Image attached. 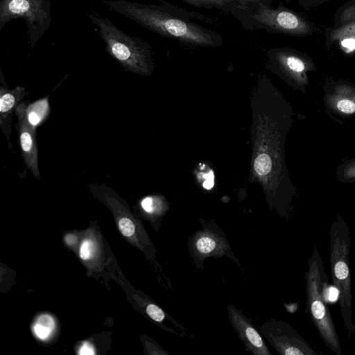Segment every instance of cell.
Segmentation results:
<instances>
[{
    "label": "cell",
    "mask_w": 355,
    "mask_h": 355,
    "mask_svg": "<svg viewBox=\"0 0 355 355\" xmlns=\"http://www.w3.org/2000/svg\"><path fill=\"white\" fill-rule=\"evenodd\" d=\"M107 8L159 35L202 46H213V37L198 26L156 8L127 0H101Z\"/></svg>",
    "instance_id": "6da1fadb"
},
{
    "label": "cell",
    "mask_w": 355,
    "mask_h": 355,
    "mask_svg": "<svg viewBox=\"0 0 355 355\" xmlns=\"http://www.w3.org/2000/svg\"><path fill=\"white\" fill-rule=\"evenodd\" d=\"M330 269L334 285L338 291V303L344 327L348 337L355 331L352 320V295L349 253L351 247L350 230L345 219L337 215L329 232Z\"/></svg>",
    "instance_id": "7a4b0ae2"
},
{
    "label": "cell",
    "mask_w": 355,
    "mask_h": 355,
    "mask_svg": "<svg viewBox=\"0 0 355 355\" xmlns=\"http://www.w3.org/2000/svg\"><path fill=\"white\" fill-rule=\"evenodd\" d=\"M304 275L306 307L310 318L325 345L336 355H341L339 337L323 296V286L328 278L316 245L309 258Z\"/></svg>",
    "instance_id": "3957f363"
},
{
    "label": "cell",
    "mask_w": 355,
    "mask_h": 355,
    "mask_svg": "<svg viewBox=\"0 0 355 355\" xmlns=\"http://www.w3.org/2000/svg\"><path fill=\"white\" fill-rule=\"evenodd\" d=\"M87 16L95 24L108 54L125 71L146 74L150 55L147 43L121 31L107 17L90 10Z\"/></svg>",
    "instance_id": "277c9868"
},
{
    "label": "cell",
    "mask_w": 355,
    "mask_h": 355,
    "mask_svg": "<svg viewBox=\"0 0 355 355\" xmlns=\"http://www.w3.org/2000/svg\"><path fill=\"white\" fill-rule=\"evenodd\" d=\"M51 0H0V31L10 21L21 18L33 48L51 26Z\"/></svg>",
    "instance_id": "5b68a950"
},
{
    "label": "cell",
    "mask_w": 355,
    "mask_h": 355,
    "mask_svg": "<svg viewBox=\"0 0 355 355\" xmlns=\"http://www.w3.org/2000/svg\"><path fill=\"white\" fill-rule=\"evenodd\" d=\"M200 228L188 237L189 257L197 269H204V261L208 258L227 257L240 268L239 259L232 251L225 232L214 222L200 220Z\"/></svg>",
    "instance_id": "8992f818"
},
{
    "label": "cell",
    "mask_w": 355,
    "mask_h": 355,
    "mask_svg": "<svg viewBox=\"0 0 355 355\" xmlns=\"http://www.w3.org/2000/svg\"><path fill=\"white\" fill-rule=\"evenodd\" d=\"M261 335L279 355H318L287 322L271 318L260 327Z\"/></svg>",
    "instance_id": "52a82bcc"
},
{
    "label": "cell",
    "mask_w": 355,
    "mask_h": 355,
    "mask_svg": "<svg viewBox=\"0 0 355 355\" xmlns=\"http://www.w3.org/2000/svg\"><path fill=\"white\" fill-rule=\"evenodd\" d=\"M254 19L282 33L306 37L321 32L313 22L286 9H271L260 4L252 16Z\"/></svg>",
    "instance_id": "ba28073f"
},
{
    "label": "cell",
    "mask_w": 355,
    "mask_h": 355,
    "mask_svg": "<svg viewBox=\"0 0 355 355\" xmlns=\"http://www.w3.org/2000/svg\"><path fill=\"white\" fill-rule=\"evenodd\" d=\"M323 103L328 115L338 122L355 116V84L331 77L322 86Z\"/></svg>",
    "instance_id": "9c48e42d"
},
{
    "label": "cell",
    "mask_w": 355,
    "mask_h": 355,
    "mask_svg": "<svg viewBox=\"0 0 355 355\" xmlns=\"http://www.w3.org/2000/svg\"><path fill=\"white\" fill-rule=\"evenodd\" d=\"M324 36L327 47H338L347 54L355 52V0H349L336 10Z\"/></svg>",
    "instance_id": "30bf717a"
},
{
    "label": "cell",
    "mask_w": 355,
    "mask_h": 355,
    "mask_svg": "<svg viewBox=\"0 0 355 355\" xmlns=\"http://www.w3.org/2000/svg\"><path fill=\"white\" fill-rule=\"evenodd\" d=\"M227 311L230 322L246 351L254 355H272L261 332L248 317L231 303L227 305Z\"/></svg>",
    "instance_id": "8fae6325"
},
{
    "label": "cell",
    "mask_w": 355,
    "mask_h": 355,
    "mask_svg": "<svg viewBox=\"0 0 355 355\" xmlns=\"http://www.w3.org/2000/svg\"><path fill=\"white\" fill-rule=\"evenodd\" d=\"M277 58L294 86L305 93L309 84L308 73L317 71L312 58L306 53L292 49L279 51Z\"/></svg>",
    "instance_id": "7c38bea8"
},
{
    "label": "cell",
    "mask_w": 355,
    "mask_h": 355,
    "mask_svg": "<svg viewBox=\"0 0 355 355\" xmlns=\"http://www.w3.org/2000/svg\"><path fill=\"white\" fill-rule=\"evenodd\" d=\"M25 102H21L17 107L15 114L17 118V128L19 144L24 161L34 177L40 180L38 166V150L36 142L35 130L30 126L25 116Z\"/></svg>",
    "instance_id": "4fadbf2b"
},
{
    "label": "cell",
    "mask_w": 355,
    "mask_h": 355,
    "mask_svg": "<svg viewBox=\"0 0 355 355\" xmlns=\"http://www.w3.org/2000/svg\"><path fill=\"white\" fill-rule=\"evenodd\" d=\"M0 74L1 83L0 87V126L9 142L12 114L24 98L26 91L25 88L21 86H17L11 90L8 89L1 71H0Z\"/></svg>",
    "instance_id": "5bb4252c"
},
{
    "label": "cell",
    "mask_w": 355,
    "mask_h": 355,
    "mask_svg": "<svg viewBox=\"0 0 355 355\" xmlns=\"http://www.w3.org/2000/svg\"><path fill=\"white\" fill-rule=\"evenodd\" d=\"M49 97L35 101L25 107L26 121L31 128L36 130L49 116L50 114Z\"/></svg>",
    "instance_id": "9a60e30c"
},
{
    "label": "cell",
    "mask_w": 355,
    "mask_h": 355,
    "mask_svg": "<svg viewBox=\"0 0 355 355\" xmlns=\"http://www.w3.org/2000/svg\"><path fill=\"white\" fill-rule=\"evenodd\" d=\"M336 178L340 183L355 182V157L343 160L336 168Z\"/></svg>",
    "instance_id": "2e32d148"
},
{
    "label": "cell",
    "mask_w": 355,
    "mask_h": 355,
    "mask_svg": "<svg viewBox=\"0 0 355 355\" xmlns=\"http://www.w3.org/2000/svg\"><path fill=\"white\" fill-rule=\"evenodd\" d=\"M254 170L257 174L264 175L269 173L272 168V160L267 154H260L254 160Z\"/></svg>",
    "instance_id": "e0dca14e"
},
{
    "label": "cell",
    "mask_w": 355,
    "mask_h": 355,
    "mask_svg": "<svg viewBox=\"0 0 355 355\" xmlns=\"http://www.w3.org/2000/svg\"><path fill=\"white\" fill-rule=\"evenodd\" d=\"M141 205L142 209L148 214H153L155 212L161 211L162 210V206L160 202L155 201V199L152 197H146L141 202Z\"/></svg>",
    "instance_id": "ac0fdd59"
},
{
    "label": "cell",
    "mask_w": 355,
    "mask_h": 355,
    "mask_svg": "<svg viewBox=\"0 0 355 355\" xmlns=\"http://www.w3.org/2000/svg\"><path fill=\"white\" fill-rule=\"evenodd\" d=\"M119 228L125 236H130L133 235L135 231V227L133 222L126 217L121 218L119 220Z\"/></svg>",
    "instance_id": "d6986e66"
},
{
    "label": "cell",
    "mask_w": 355,
    "mask_h": 355,
    "mask_svg": "<svg viewBox=\"0 0 355 355\" xmlns=\"http://www.w3.org/2000/svg\"><path fill=\"white\" fill-rule=\"evenodd\" d=\"M33 329L36 336L42 340L46 339L52 331L49 328L44 327L37 322L34 325Z\"/></svg>",
    "instance_id": "ffe728a7"
},
{
    "label": "cell",
    "mask_w": 355,
    "mask_h": 355,
    "mask_svg": "<svg viewBox=\"0 0 355 355\" xmlns=\"http://www.w3.org/2000/svg\"><path fill=\"white\" fill-rule=\"evenodd\" d=\"M37 323L46 327L51 331L55 327V322L53 319L49 315H42L37 319Z\"/></svg>",
    "instance_id": "44dd1931"
},
{
    "label": "cell",
    "mask_w": 355,
    "mask_h": 355,
    "mask_svg": "<svg viewBox=\"0 0 355 355\" xmlns=\"http://www.w3.org/2000/svg\"><path fill=\"white\" fill-rule=\"evenodd\" d=\"M302 6L306 9H310L319 6L329 0H298Z\"/></svg>",
    "instance_id": "7402d4cb"
},
{
    "label": "cell",
    "mask_w": 355,
    "mask_h": 355,
    "mask_svg": "<svg viewBox=\"0 0 355 355\" xmlns=\"http://www.w3.org/2000/svg\"><path fill=\"white\" fill-rule=\"evenodd\" d=\"M89 241L85 240L83 242L80 249V257L83 259H89L90 256V252H89Z\"/></svg>",
    "instance_id": "603a6c76"
},
{
    "label": "cell",
    "mask_w": 355,
    "mask_h": 355,
    "mask_svg": "<svg viewBox=\"0 0 355 355\" xmlns=\"http://www.w3.org/2000/svg\"><path fill=\"white\" fill-rule=\"evenodd\" d=\"M196 6H220L216 0H185Z\"/></svg>",
    "instance_id": "cb8c5ba5"
},
{
    "label": "cell",
    "mask_w": 355,
    "mask_h": 355,
    "mask_svg": "<svg viewBox=\"0 0 355 355\" xmlns=\"http://www.w3.org/2000/svg\"><path fill=\"white\" fill-rule=\"evenodd\" d=\"M80 354H94V352L93 347L88 343H84L82 347L79 351Z\"/></svg>",
    "instance_id": "d4e9b609"
},
{
    "label": "cell",
    "mask_w": 355,
    "mask_h": 355,
    "mask_svg": "<svg viewBox=\"0 0 355 355\" xmlns=\"http://www.w3.org/2000/svg\"><path fill=\"white\" fill-rule=\"evenodd\" d=\"M214 179H207L202 184V186L206 189H210L214 186Z\"/></svg>",
    "instance_id": "484cf974"
},
{
    "label": "cell",
    "mask_w": 355,
    "mask_h": 355,
    "mask_svg": "<svg viewBox=\"0 0 355 355\" xmlns=\"http://www.w3.org/2000/svg\"><path fill=\"white\" fill-rule=\"evenodd\" d=\"M76 241V237L73 235H68L66 236V241L69 245L73 243Z\"/></svg>",
    "instance_id": "4316f807"
},
{
    "label": "cell",
    "mask_w": 355,
    "mask_h": 355,
    "mask_svg": "<svg viewBox=\"0 0 355 355\" xmlns=\"http://www.w3.org/2000/svg\"><path fill=\"white\" fill-rule=\"evenodd\" d=\"M218 3L220 4V6L224 4L225 3L227 2V1H230V0H216Z\"/></svg>",
    "instance_id": "83f0119b"
}]
</instances>
